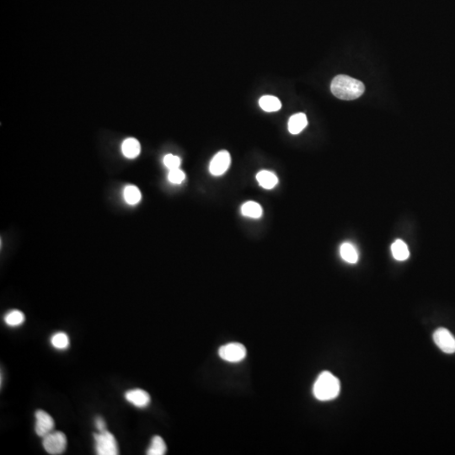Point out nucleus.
<instances>
[{
  "mask_svg": "<svg viewBox=\"0 0 455 455\" xmlns=\"http://www.w3.org/2000/svg\"><path fill=\"white\" fill-rule=\"evenodd\" d=\"M332 94L340 100H353L364 94V83L347 75H337L331 85Z\"/></svg>",
  "mask_w": 455,
  "mask_h": 455,
  "instance_id": "1",
  "label": "nucleus"
},
{
  "mask_svg": "<svg viewBox=\"0 0 455 455\" xmlns=\"http://www.w3.org/2000/svg\"><path fill=\"white\" fill-rule=\"evenodd\" d=\"M341 391L339 379L328 371L318 376L313 387L314 396L320 401H328L336 398Z\"/></svg>",
  "mask_w": 455,
  "mask_h": 455,
  "instance_id": "2",
  "label": "nucleus"
},
{
  "mask_svg": "<svg viewBox=\"0 0 455 455\" xmlns=\"http://www.w3.org/2000/svg\"><path fill=\"white\" fill-rule=\"evenodd\" d=\"M94 449L97 455H119L118 442L114 435L105 430L103 432L94 433Z\"/></svg>",
  "mask_w": 455,
  "mask_h": 455,
  "instance_id": "3",
  "label": "nucleus"
},
{
  "mask_svg": "<svg viewBox=\"0 0 455 455\" xmlns=\"http://www.w3.org/2000/svg\"><path fill=\"white\" fill-rule=\"evenodd\" d=\"M42 446L50 455H62L67 448L66 435L60 431H53L42 438Z\"/></svg>",
  "mask_w": 455,
  "mask_h": 455,
  "instance_id": "4",
  "label": "nucleus"
},
{
  "mask_svg": "<svg viewBox=\"0 0 455 455\" xmlns=\"http://www.w3.org/2000/svg\"><path fill=\"white\" fill-rule=\"evenodd\" d=\"M218 355L223 361L237 364L245 359L247 351L243 344L231 342L222 346L218 350Z\"/></svg>",
  "mask_w": 455,
  "mask_h": 455,
  "instance_id": "5",
  "label": "nucleus"
},
{
  "mask_svg": "<svg viewBox=\"0 0 455 455\" xmlns=\"http://www.w3.org/2000/svg\"><path fill=\"white\" fill-rule=\"evenodd\" d=\"M433 340L444 353L448 354L455 353V337L449 330L445 328L436 330L433 334Z\"/></svg>",
  "mask_w": 455,
  "mask_h": 455,
  "instance_id": "6",
  "label": "nucleus"
},
{
  "mask_svg": "<svg viewBox=\"0 0 455 455\" xmlns=\"http://www.w3.org/2000/svg\"><path fill=\"white\" fill-rule=\"evenodd\" d=\"M35 432L37 436L44 438L46 435L53 432L55 423L53 417L42 410L35 411Z\"/></svg>",
  "mask_w": 455,
  "mask_h": 455,
  "instance_id": "7",
  "label": "nucleus"
},
{
  "mask_svg": "<svg viewBox=\"0 0 455 455\" xmlns=\"http://www.w3.org/2000/svg\"><path fill=\"white\" fill-rule=\"evenodd\" d=\"M230 154L227 151H220L212 158L209 165V171L212 176L219 177L225 173L230 165Z\"/></svg>",
  "mask_w": 455,
  "mask_h": 455,
  "instance_id": "8",
  "label": "nucleus"
},
{
  "mask_svg": "<svg viewBox=\"0 0 455 455\" xmlns=\"http://www.w3.org/2000/svg\"><path fill=\"white\" fill-rule=\"evenodd\" d=\"M125 399L132 405L138 408H145L150 405L151 399L147 391L141 389H135L126 391L125 393Z\"/></svg>",
  "mask_w": 455,
  "mask_h": 455,
  "instance_id": "9",
  "label": "nucleus"
},
{
  "mask_svg": "<svg viewBox=\"0 0 455 455\" xmlns=\"http://www.w3.org/2000/svg\"><path fill=\"white\" fill-rule=\"evenodd\" d=\"M308 125L307 117L304 113H297L292 116L288 121V131L292 134H299Z\"/></svg>",
  "mask_w": 455,
  "mask_h": 455,
  "instance_id": "10",
  "label": "nucleus"
},
{
  "mask_svg": "<svg viewBox=\"0 0 455 455\" xmlns=\"http://www.w3.org/2000/svg\"><path fill=\"white\" fill-rule=\"evenodd\" d=\"M121 150L124 156L128 159H134L138 157L141 151V146L139 142L135 138H127L121 145Z\"/></svg>",
  "mask_w": 455,
  "mask_h": 455,
  "instance_id": "11",
  "label": "nucleus"
},
{
  "mask_svg": "<svg viewBox=\"0 0 455 455\" xmlns=\"http://www.w3.org/2000/svg\"><path fill=\"white\" fill-rule=\"evenodd\" d=\"M261 108L267 112H277L282 108V103L278 98L273 95H264L259 100Z\"/></svg>",
  "mask_w": 455,
  "mask_h": 455,
  "instance_id": "12",
  "label": "nucleus"
},
{
  "mask_svg": "<svg viewBox=\"0 0 455 455\" xmlns=\"http://www.w3.org/2000/svg\"><path fill=\"white\" fill-rule=\"evenodd\" d=\"M256 180L260 185L265 189H273L278 182L276 175L268 171H260L256 175Z\"/></svg>",
  "mask_w": 455,
  "mask_h": 455,
  "instance_id": "13",
  "label": "nucleus"
},
{
  "mask_svg": "<svg viewBox=\"0 0 455 455\" xmlns=\"http://www.w3.org/2000/svg\"><path fill=\"white\" fill-rule=\"evenodd\" d=\"M391 251L393 254L394 258L399 262L405 261L410 256L408 247L404 241L400 240H397L394 242L391 245Z\"/></svg>",
  "mask_w": 455,
  "mask_h": 455,
  "instance_id": "14",
  "label": "nucleus"
},
{
  "mask_svg": "<svg viewBox=\"0 0 455 455\" xmlns=\"http://www.w3.org/2000/svg\"><path fill=\"white\" fill-rule=\"evenodd\" d=\"M26 320L23 312L18 309H13L8 312L3 317V321L9 327H18L23 325Z\"/></svg>",
  "mask_w": 455,
  "mask_h": 455,
  "instance_id": "15",
  "label": "nucleus"
},
{
  "mask_svg": "<svg viewBox=\"0 0 455 455\" xmlns=\"http://www.w3.org/2000/svg\"><path fill=\"white\" fill-rule=\"evenodd\" d=\"M340 253L341 258L350 264H355L359 261V253L356 250L355 247L350 243H344L341 244Z\"/></svg>",
  "mask_w": 455,
  "mask_h": 455,
  "instance_id": "16",
  "label": "nucleus"
},
{
  "mask_svg": "<svg viewBox=\"0 0 455 455\" xmlns=\"http://www.w3.org/2000/svg\"><path fill=\"white\" fill-rule=\"evenodd\" d=\"M241 212L245 217L251 218H259L262 217V208L256 202H247L241 207Z\"/></svg>",
  "mask_w": 455,
  "mask_h": 455,
  "instance_id": "17",
  "label": "nucleus"
},
{
  "mask_svg": "<svg viewBox=\"0 0 455 455\" xmlns=\"http://www.w3.org/2000/svg\"><path fill=\"white\" fill-rule=\"evenodd\" d=\"M167 447L164 439L159 436H154L151 440L147 450L148 455H164L166 454Z\"/></svg>",
  "mask_w": 455,
  "mask_h": 455,
  "instance_id": "18",
  "label": "nucleus"
},
{
  "mask_svg": "<svg viewBox=\"0 0 455 455\" xmlns=\"http://www.w3.org/2000/svg\"><path fill=\"white\" fill-rule=\"evenodd\" d=\"M50 341L51 345L55 349L61 350V351L68 349L70 345L69 337L65 332H59L53 334L51 337Z\"/></svg>",
  "mask_w": 455,
  "mask_h": 455,
  "instance_id": "19",
  "label": "nucleus"
},
{
  "mask_svg": "<svg viewBox=\"0 0 455 455\" xmlns=\"http://www.w3.org/2000/svg\"><path fill=\"white\" fill-rule=\"evenodd\" d=\"M124 198L130 205H135L141 200V192L135 185H127L124 190Z\"/></svg>",
  "mask_w": 455,
  "mask_h": 455,
  "instance_id": "20",
  "label": "nucleus"
},
{
  "mask_svg": "<svg viewBox=\"0 0 455 455\" xmlns=\"http://www.w3.org/2000/svg\"><path fill=\"white\" fill-rule=\"evenodd\" d=\"M185 178V173L182 170H180L179 168L171 170L168 176V179L173 184H181Z\"/></svg>",
  "mask_w": 455,
  "mask_h": 455,
  "instance_id": "21",
  "label": "nucleus"
},
{
  "mask_svg": "<svg viewBox=\"0 0 455 455\" xmlns=\"http://www.w3.org/2000/svg\"><path fill=\"white\" fill-rule=\"evenodd\" d=\"M181 159L178 156L173 155V154H167L164 158V164L165 166L171 171L174 169H178L181 165Z\"/></svg>",
  "mask_w": 455,
  "mask_h": 455,
  "instance_id": "22",
  "label": "nucleus"
},
{
  "mask_svg": "<svg viewBox=\"0 0 455 455\" xmlns=\"http://www.w3.org/2000/svg\"><path fill=\"white\" fill-rule=\"evenodd\" d=\"M94 425H95V427L99 432H103V431L106 430V422L103 419L102 417H97L95 421H94Z\"/></svg>",
  "mask_w": 455,
  "mask_h": 455,
  "instance_id": "23",
  "label": "nucleus"
}]
</instances>
